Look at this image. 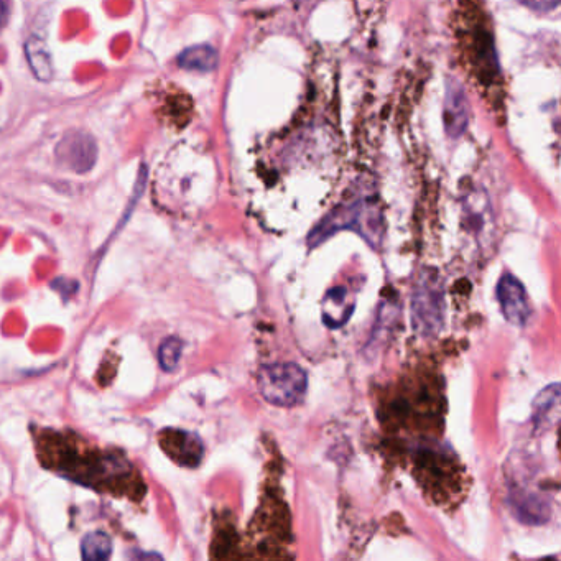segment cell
Listing matches in <instances>:
<instances>
[{
    "label": "cell",
    "instance_id": "1",
    "mask_svg": "<svg viewBox=\"0 0 561 561\" xmlns=\"http://www.w3.org/2000/svg\"><path fill=\"white\" fill-rule=\"evenodd\" d=\"M40 463L63 478L114 496L139 501L145 486L140 474L124 456L88 448L71 433H40L37 440Z\"/></svg>",
    "mask_w": 561,
    "mask_h": 561
},
{
    "label": "cell",
    "instance_id": "2",
    "mask_svg": "<svg viewBox=\"0 0 561 561\" xmlns=\"http://www.w3.org/2000/svg\"><path fill=\"white\" fill-rule=\"evenodd\" d=\"M456 37L469 73L478 81L479 86L492 96V104L497 102L501 106V66L494 47L491 22L478 0H461Z\"/></svg>",
    "mask_w": 561,
    "mask_h": 561
},
{
    "label": "cell",
    "instance_id": "3",
    "mask_svg": "<svg viewBox=\"0 0 561 561\" xmlns=\"http://www.w3.org/2000/svg\"><path fill=\"white\" fill-rule=\"evenodd\" d=\"M379 211L371 201L359 200L348 206H341L331 213L310 236V244L316 246L326 237L331 236L338 229H356L361 236L366 237L372 246L379 244Z\"/></svg>",
    "mask_w": 561,
    "mask_h": 561
},
{
    "label": "cell",
    "instance_id": "4",
    "mask_svg": "<svg viewBox=\"0 0 561 561\" xmlns=\"http://www.w3.org/2000/svg\"><path fill=\"white\" fill-rule=\"evenodd\" d=\"M306 374L297 364H272L259 374V390L265 400L279 407L300 404L306 394Z\"/></svg>",
    "mask_w": 561,
    "mask_h": 561
},
{
    "label": "cell",
    "instance_id": "5",
    "mask_svg": "<svg viewBox=\"0 0 561 561\" xmlns=\"http://www.w3.org/2000/svg\"><path fill=\"white\" fill-rule=\"evenodd\" d=\"M415 468L418 469V479L427 483L432 491H438L443 483H450L455 478V455H446L443 446H418L413 450Z\"/></svg>",
    "mask_w": 561,
    "mask_h": 561
},
{
    "label": "cell",
    "instance_id": "6",
    "mask_svg": "<svg viewBox=\"0 0 561 561\" xmlns=\"http://www.w3.org/2000/svg\"><path fill=\"white\" fill-rule=\"evenodd\" d=\"M413 321L415 330L423 334L435 333L441 323V292L433 275H425L413 295Z\"/></svg>",
    "mask_w": 561,
    "mask_h": 561
},
{
    "label": "cell",
    "instance_id": "7",
    "mask_svg": "<svg viewBox=\"0 0 561 561\" xmlns=\"http://www.w3.org/2000/svg\"><path fill=\"white\" fill-rule=\"evenodd\" d=\"M158 441L165 455L183 468L200 466L204 446L200 436L195 433L178 430V428H167L158 435Z\"/></svg>",
    "mask_w": 561,
    "mask_h": 561
},
{
    "label": "cell",
    "instance_id": "8",
    "mask_svg": "<svg viewBox=\"0 0 561 561\" xmlns=\"http://www.w3.org/2000/svg\"><path fill=\"white\" fill-rule=\"evenodd\" d=\"M56 158L63 167L76 173H86L94 167L98 147L93 137L84 132H70L56 147Z\"/></svg>",
    "mask_w": 561,
    "mask_h": 561
},
{
    "label": "cell",
    "instance_id": "9",
    "mask_svg": "<svg viewBox=\"0 0 561 561\" xmlns=\"http://www.w3.org/2000/svg\"><path fill=\"white\" fill-rule=\"evenodd\" d=\"M497 297L506 320L512 325L524 326L532 315L529 297L524 285L514 275L506 274L497 285Z\"/></svg>",
    "mask_w": 561,
    "mask_h": 561
},
{
    "label": "cell",
    "instance_id": "10",
    "mask_svg": "<svg viewBox=\"0 0 561 561\" xmlns=\"http://www.w3.org/2000/svg\"><path fill=\"white\" fill-rule=\"evenodd\" d=\"M469 106L466 91L461 84L450 81L446 88L445 129L451 139H458L468 127Z\"/></svg>",
    "mask_w": 561,
    "mask_h": 561
},
{
    "label": "cell",
    "instance_id": "11",
    "mask_svg": "<svg viewBox=\"0 0 561 561\" xmlns=\"http://www.w3.org/2000/svg\"><path fill=\"white\" fill-rule=\"evenodd\" d=\"M354 300L348 287H334L323 303V321L328 328H339L353 315Z\"/></svg>",
    "mask_w": 561,
    "mask_h": 561
},
{
    "label": "cell",
    "instance_id": "12",
    "mask_svg": "<svg viewBox=\"0 0 561 561\" xmlns=\"http://www.w3.org/2000/svg\"><path fill=\"white\" fill-rule=\"evenodd\" d=\"M25 55H27L28 65H30L33 76L42 83H50L53 79V61H51L47 43L35 35L28 37L25 42Z\"/></svg>",
    "mask_w": 561,
    "mask_h": 561
},
{
    "label": "cell",
    "instance_id": "13",
    "mask_svg": "<svg viewBox=\"0 0 561 561\" xmlns=\"http://www.w3.org/2000/svg\"><path fill=\"white\" fill-rule=\"evenodd\" d=\"M218 51L209 45H196L186 48L178 56V66L186 71H198V73H209L218 66Z\"/></svg>",
    "mask_w": 561,
    "mask_h": 561
},
{
    "label": "cell",
    "instance_id": "14",
    "mask_svg": "<svg viewBox=\"0 0 561 561\" xmlns=\"http://www.w3.org/2000/svg\"><path fill=\"white\" fill-rule=\"evenodd\" d=\"M558 402H560V390L558 385H552L548 389L543 390L535 400V417L534 422L537 428L550 427V418L553 423L558 420Z\"/></svg>",
    "mask_w": 561,
    "mask_h": 561
},
{
    "label": "cell",
    "instance_id": "15",
    "mask_svg": "<svg viewBox=\"0 0 561 561\" xmlns=\"http://www.w3.org/2000/svg\"><path fill=\"white\" fill-rule=\"evenodd\" d=\"M81 553H83L84 560L88 561H101L111 558V537L104 532H94V534L86 535L81 542Z\"/></svg>",
    "mask_w": 561,
    "mask_h": 561
},
{
    "label": "cell",
    "instance_id": "16",
    "mask_svg": "<svg viewBox=\"0 0 561 561\" xmlns=\"http://www.w3.org/2000/svg\"><path fill=\"white\" fill-rule=\"evenodd\" d=\"M181 351H183V341L178 338H168L163 341L158 349V362L165 372H172L177 369L180 362Z\"/></svg>",
    "mask_w": 561,
    "mask_h": 561
},
{
    "label": "cell",
    "instance_id": "17",
    "mask_svg": "<svg viewBox=\"0 0 561 561\" xmlns=\"http://www.w3.org/2000/svg\"><path fill=\"white\" fill-rule=\"evenodd\" d=\"M519 2L524 4L525 7H529L530 10H534V12H540V14L552 12L560 4V0H519Z\"/></svg>",
    "mask_w": 561,
    "mask_h": 561
},
{
    "label": "cell",
    "instance_id": "18",
    "mask_svg": "<svg viewBox=\"0 0 561 561\" xmlns=\"http://www.w3.org/2000/svg\"><path fill=\"white\" fill-rule=\"evenodd\" d=\"M10 0H0V28L4 27L9 19Z\"/></svg>",
    "mask_w": 561,
    "mask_h": 561
}]
</instances>
